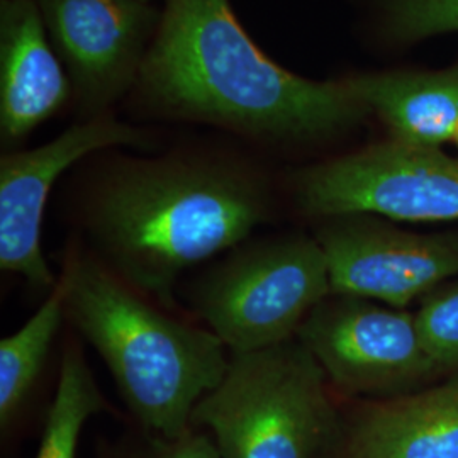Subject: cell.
I'll use <instances>...</instances> for the list:
<instances>
[{
  "instance_id": "44dd1931",
  "label": "cell",
  "mask_w": 458,
  "mask_h": 458,
  "mask_svg": "<svg viewBox=\"0 0 458 458\" xmlns=\"http://www.w3.org/2000/svg\"><path fill=\"white\" fill-rule=\"evenodd\" d=\"M140 2H143V4H151V0H140Z\"/></svg>"
},
{
  "instance_id": "6da1fadb",
  "label": "cell",
  "mask_w": 458,
  "mask_h": 458,
  "mask_svg": "<svg viewBox=\"0 0 458 458\" xmlns=\"http://www.w3.org/2000/svg\"><path fill=\"white\" fill-rule=\"evenodd\" d=\"M134 90L153 114L270 143L325 140L372 114L353 77L318 82L268 58L229 0H165Z\"/></svg>"
},
{
  "instance_id": "30bf717a",
  "label": "cell",
  "mask_w": 458,
  "mask_h": 458,
  "mask_svg": "<svg viewBox=\"0 0 458 458\" xmlns=\"http://www.w3.org/2000/svg\"><path fill=\"white\" fill-rule=\"evenodd\" d=\"M81 113L89 117L136 87L162 13L140 0H38Z\"/></svg>"
},
{
  "instance_id": "d6986e66",
  "label": "cell",
  "mask_w": 458,
  "mask_h": 458,
  "mask_svg": "<svg viewBox=\"0 0 458 458\" xmlns=\"http://www.w3.org/2000/svg\"><path fill=\"white\" fill-rule=\"evenodd\" d=\"M102 458H130L126 457V455H123V454H119V452H114V450H106L104 454H102Z\"/></svg>"
},
{
  "instance_id": "8fae6325",
  "label": "cell",
  "mask_w": 458,
  "mask_h": 458,
  "mask_svg": "<svg viewBox=\"0 0 458 458\" xmlns=\"http://www.w3.org/2000/svg\"><path fill=\"white\" fill-rule=\"evenodd\" d=\"M73 96L38 0H0V134L17 145Z\"/></svg>"
},
{
  "instance_id": "ba28073f",
  "label": "cell",
  "mask_w": 458,
  "mask_h": 458,
  "mask_svg": "<svg viewBox=\"0 0 458 458\" xmlns=\"http://www.w3.org/2000/svg\"><path fill=\"white\" fill-rule=\"evenodd\" d=\"M323 248L331 294L404 310L458 276V234H421L382 217H327L314 234Z\"/></svg>"
},
{
  "instance_id": "9a60e30c",
  "label": "cell",
  "mask_w": 458,
  "mask_h": 458,
  "mask_svg": "<svg viewBox=\"0 0 458 458\" xmlns=\"http://www.w3.org/2000/svg\"><path fill=\"white\" fill-rule=\"evenodd\" d=\"M104 410L106 399L83 357L82 346L68 344L34 458H77L83 426Z\"/></svg>"
},
{
  "instance_id": "8992f818",
  "label": "cell",
  "mask_w": 458,
  "mask_h": 458,
  "mask_svg": "<svg viewBox=\"0 0 458 458\" xmlns=\"http://www.w3.org/2000/svg\"><path fill=\"white\" fill-rule=\"evenodd\" d=\"M294 194L304 213L321 219L367 214L408 223L458 221V158L389 140L297 172Z\"/></svg>"
},
{
  "instance_id": "5b68a950",
  "label": "cell",
  "mask_w": 458,
  "mask_h": 458,
  "mask_svg": "<svg viewBox=\"0 0 458 458\" xmlns=\"http://www.w3.org/2000/svg\"><path fill=\"white\" fill-rule=\"evenodd\" d=\"M331 294L327 257L314 236L245 242L197 280L192 304L231 353L257 352L297 336Z\"/></svg>"
},
{
  "instance_id": "52a82bcc",
  "label": "cell",
  "mask_w": 458,
  "mask_h": 458,
  "mask_svg": "<svg viewBox=\"0 0 458 458\" xmlns=\"http://www.w3.org/2000/svg\"><path fill=\"white\" fill-rule=\"evenodd\" d=\"M327 382L350 395L393 399L440 376L416 314L353 295L329 294L297 331Z\"/></svg>"
},
{
  "instance_id": "3957f363",
  "label": "cell",
  "mask_w": 458,
  "mask_h": 458,
  "mask_svg": "<svg viewBox=\"0 0 458 458\" xmlns=\"http://www.w3.org/2000/svg\"><path fill=\"white\" fill-rule=\"evenodd\" d=\"M58 282L66 319L98 352L149 437L183 435L200 399L226 376L228 346L209 327L160 311L81 250L68 253Z\"/></svg>"
},
{
  "instance_id": "9c48e42d",
  "label": "cell",
  "mask_w": 458,
  "mask_h": 458,
  "mask_svg": "<svg viewBox=\"0 0 458 458\" xmlns=\"http://www.w3.org/2000/svg\"><path fill=\"white\" fill-rule=\"evenodd\" d=\"M147 132L109 114L89 117L41 147L7 151L0 158V268L53 291L41 246V225L55 182L85 157L115 147H143Z\"/></svg>"
},
{
  "instance_id": "277c9868",
  "label": "cell",
  "mask_w": 458,
  "mask_h": 458,
  "mask_svg": "<svg viewBox=\"0 0 458 458\" xmlns=\"http://www.w3.org/2000/svg\"><path fill=\"white\" fill-rule=\"evenodd\" d=\"M192 426L209 431L221 458H321L340 437L327 374L297 336L231 353Z\"/></svg>"
},
{
  "instance_id": "5bb4252c",
  "label": "cell",
  "mask_w": 458,
  "mask_h": 458,
  "mask_svg": "<svg viewBox=\"0 0 458 458\" xmlns=\"http://www.w3.org/2000/svg\"><path fill=\"white\" fill-rule=\"evenodd\" d=\"M64 319V287L58 282L28 323L0 342V425L4 429L14 421L31 393Z\"/></svg>"
},
{
  "instance_id": "2e32d148",
  "label": "cell",
  "mask_w": 458,
  "mask_h": 458,
  "mask_svg": "<svg viewBox=\"0 0 458 458\" xmlns=\"http://www.w3.org/2000/svg\"><path fill=\"white\" fill-rule=\"evenodd\" d=\"M382 26L403 45L458 33V0H384Z\"/></svg>"
},
{
  "instance_id": "ffe728a7",
  "label": "cell",
  "mask_w": 458,
  "mask_h": 458,
  "mask_svg": "<svg viewBox=\"0 0 458 458\" xmlns=\"http://www.w3.org/2000/svg\"><path fill=\"white\" fill-rule=\"evenodd\" d=\"M454 143H455V145H457V147H458V130H457V134H455V140H454Z\"/></svg>"
},
{
  "instance_id": "7c38bea8",
  "label": "cell",
  "mask_w": 458,
  "mask_h": 458,
  "mask_svg": "<svg viewBox=\"0 0 458 458\" xmlns=\"http://www.w3.org/2000/svg\"><path fill=\"white\" fill-rule=\"evenodd\" d=\"M336 443L340 458H458V377L363 406Z\"/></svg>"
},
{
  "instance_id": "e0dca14e",
  "label": "cell",
  "mask_w": 458,
  "mask_h": 458,
  "mask_svg": "<svg viewBox=\"0 0 458 458\" xmlns=\"http://www.w3.org/2000/svg\"><path fill=\"white\" fill-rule=\"evenodd\" d=\"M416 318L438 372H458V282L425 297Z\"/></svg>"
},
{
  "instance_id": "ac0fdd59",
  "label": "cell",
  "mask_w": 458,
  "mask_h": 458,
  "mask_svg": "<svg viewBox=\"0 0 458 458\" xmlns=\"http://www.w3.org/2000/svg\"><path fill=\"white\" fill-rule=\"evenodd\" d=\"M140 458H221L209 433L191 426L177 438L149 437Z\"/></svg>"
},
{
  "instance_id": "7a4b0ae2",
  "label": "cell",
  "mask_w": 458,
  "mask_h": 458,
  "mask_svg": "<svg viewBox=\"0 0 458 458\" xmlns=\"http://www.w3.org/2000/svg\"><path fill=\"white\" fill-rule=\"evenodd\" d=\"M270 213L267 181L246 165L128 158L98 182L83 226L100 262L168 306L183 272L248 242Z\"/></svg>"
},
{
  "instance_id": "4fadbf2b",
  "label": "cell",
  "mask_w": 458,
  "mask_h": 458,
  "mask_svg": "<svg viewBox=\"0 0 458 458\" xmlns=\"http://www.w3.org/2000/svg\"><path fill=\"white\" fill-rule=\"evenodd\" d=\"M361 98L408 147L442 149L458 130V64L435 72H378L355 75Z\"/></svg>"
}]
</instances>
